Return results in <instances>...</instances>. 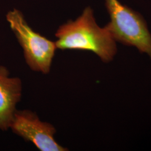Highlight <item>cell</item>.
Here are the masks:
<instances>
[{"mask_svg":"<svg viewBox=\"0 0 151 151\" xmlns=\"http://www.w3.org/2000/svg\"><path fill=\"white\" fill-rule=\"evenodd\" d=\"M55 36L57 48L90 51L105 63L113 60L116 53V41L106 27L97 25L90 7L75 21L60 26Z\"/></svg>","mask_w":151,"mask_h":151,"instance_id":"1","label":"cell"},{"mask_svg":"<svg viewBox=\"0 0 151 151\" xmlns=\"http://www.w3.org/2000/svg\"><path fill=\"white\" fill-rule=\"evenodd\" d=\"M105 2L111 20L106 27L115 40L134 47L151 58V34L143 18L118 0Z\"/></svg>","mask_w":151,"mask_h":151,"instance_id":"2","label":"cell"},{"mask_svg":"<svg viewBox=\"0 0 151 151\" xmlns=\"http://www.w3.org/2000/svg\"><path fill=\"white\" fill-rule=\"evenodd\" d=\"M6 17L23 49L25 60L30 68L43 74L49 73L57 49L55 42L34 32L20 11H10Z\"/></svg>","mask_w":151,"mask_h":151,"instance_id":"3","label":"cell"},{"mask_svg":"<svg viewBox=\"0 0 151 151\" xmlns=\"http://www.w3.org/2000/svg\"><path fill=\"white\" fill-rule=\"evenodd\" d=\"M10 128L24 140L32 142L40 151H68L55 139L54 126L41 121L30 110H16Z\"/></svg>","mask_w":151,"mask_h":151,"instance_id":"4","label":"cell"},{"mask_svg":"<svg viewBox=\"0 0 151 151\" xmlns=\"http://www.w3.org/2000/svg\"><path fill=\"white\" fill-rule=\"evenodd\" d=\"M22 82L19 77H10L4 66H0V129L10 128L16 106L22 97Z\"/></svg>","mask_w":151,"mask_h":151,"instance_id":"5","label":"cell"}]
</instances>
